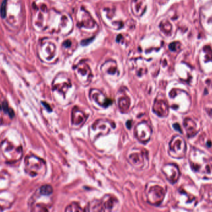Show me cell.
Listing matches in <instances>:
<instances>
[{
  "instance_id": "14",
  "label": "cell",
  "mask_w": 212,
  "mask_h": 212,
  "mask_svg": "<svg viewBox=\"0 0 212 212\" xmlns=\"http://www.w3.org/2000/svg\"><path fill=\"white\" fill-rule=\"evenodd\" d=\"M102 207V211H110L114 208L116 203V199L114 197L105 196L102 201H100Z\"/></svg>"
},
{
  "instance_id": "15",
  "label": "cell",
  "mask_w": 212,
  "mask_h": 212,
  "mask_svg": "<svg viewBox=\"0 0 212 212\" xmlns=\"http://www.w3.org/2000/svg\"><path fill=\"white\" fill-rule=\"evenodd\" d=\"M184 126H185L187 130V136L189 137L192 136H194L196 134L195 124L191 119L187 118L185 120V121H184Z\"/></svg>"
},
{
  "instance_id": "3",
  "label": "cell",
  "mask_w": 212,
  "mask_h": 212,
  "mask_svg": "<svg viewBox=\"0 0 212 212\" xmlns=\"http://www.w3.org/2000/svg\"><path fill=\"white\" fill-rule=\"evenodd\" d=\"M128 159L133 166L141 167L145 165L146 162H148V153L143 149H134L131 150Z\"/></svg>"
},
{
  "instance_id": "10",
  "label": "cell",
  "mask_w": 212,
  "mask_h": 212,
  "mask_svg": "<svg viewBox=\"0 0 212 212\" xmlns=\"http://www.w3.org/2000/svg\"><path fill=\"white\" fill-rule=\"evenodd\" d=\"M153 110L157 115L161 117L166 116L169 112L168 104L165 101L158 98L155 101Z\"/></svg>"
},
{
  "instance_id": "11",
  "label": "cell",
  "mask_w": 212,
  "mask_h": 212,
  "mask_svg": "<svg viewBox=\"0 0 212 212\" xmlns=\"http://www.w3.org/2000/svg\"><path fill=\"white\" fill-rule=\"evenodd\" d=\"M87 119L85 114L79 110L78 107H74L71 113V123L75 126H80L85 123Z\"/></svg>"
},
{
  "instance_id": "23",
  "label": "cell",
  "mask_w": 212,
  "mask_h": 212,
  "mask_svg": "<svg viewBox=\"0 0 212 212\" xmlns=\"http://www.w3.org/2000/svg\"><path fill=\"white\" fill-rule=\"evenodd\" d=\"M131 124H132L131 121H128V122H127V127H128V129H130V128L131 127Z\"/></svg>"
},
{
  "instance_id": "21",
  "label": "cell",
  "mask_w": 212,
  "mask_h": 212,
  "mask_svg": "<svg viewBox=\"0 0 212 212\" xmlns=\"http://www.w3.org/2000/svg\"><path fill=\"white\" fill-rule=\"evenodd\" d=\"M173 126H174V128L175 130H176L177 131H179L180 133H182V130H181V129H180V127L179 124H174L173 125Z\"/></svg>"
},
{
  "instance_id": "16",
  "label": "cell",
  "mask_w": 212,
  "mask_h": 212,
  "mask_svg": "<svg viewBox=\"0 0 212 212\" xmlns=\"http://www.w3.org/2000/svg\"><path fill=\"white\" fill-rule=\"evenodd\" d=\"M145 6L143 5V1L141 0H134L132 3V10L135 15H141L145 11Z\"/></svg>"
},
{
  "instance_id": "6",
  "label": "cell",
  "mask_w": 212,
  "mask_h": 212,
  "mask_svg": "<svg viewBox=\"0 0 212 212\" xmlns=\"http://www.w3.org/2000/svg\"><path fill=\"white\" fill-rule=\"evenodd\" d=\"M75 74L79 81L84 85H88L91 82L92 75L91 69L87 64L81 63L76 65Z\"/></svg>"
},
{
  "instance_id": "9",
  "label": "cell",
  "mask_w": 212,
  "mask_h": 212,
  "mask_svg": "<svg viewBox=\"0 0 212 212\" xmlns=\"http://www.w3.org/2000/svg\"><path fill=\"white\" fill-rule=\"evenodd\" d=\"M162 171L171 183H174L178 180L180 173L178 167L176 165L172 164H166L163 167Z\"/></svg>"
},
{
  "instance_id": "4",
  "label": "cell",
  "mask_w": 212,
  "mask_h": 212,
  "mask_svg": "<svg viewBox=\"0 0 212 212\" xmlns=\"http://www.w3.org/2000/svg\"><path fill=\"white\" fill-rule=\"evenodd\" d=\"M91 128L95 134L94 137L98 138L100 135L108 134L111 128H115V124L109 120L100 119L96 121Z\"/></svg>"
},
{
  "instance_id": "7",
  "label": "cell",
  "mask_w": 212,
  "mask_h": 212,
  "mask_svg": "<svg viewBox=\"0 0 212 212\" xmlns=\"http://www.w3.org/2000/svg\"><path fill=\"white\" fill-rule=\"evenodd\" d=\"M78 26L79 27H85L88 29H94L97 24L92 19L91 15L85 9L81 8L79 10L77 16Z\"/></svg>"
},
{
  "instance_id": "12",
  "label": "cell",
  "mask_w": 212,
  "mask_h": 212,
  "mask_svg": "<svg viewBox=\"0 0 212 212\" xmlns=\"http://www.w3.org/2000/svg\"><path fill=\"white\" fill-rule=\"evenodd\" d=\"M71 87V82L69 80V79L67 77H61L60 82H58L55 83L53 86V88L59 92L60 93H62L64 95L65 93L67 92L68 90Z\"/></svg>"
},
{
  "instance_id": "22",
  "label": "cell",
  "mask_w": 212,
  "mask_h": 212,
  "mask_svg": "<svg viewBox=\"0 0 212 212\" xmlns=\"http://www.w3.org/2000/svg\"><path fill=\"white\" fill-rule=\"evenodd\" d=\"M71 44V41H69V40H67V41L64 42V43H63V46L65 47H70Z\"/></svg>"
},
{
  "instance_id": "2",
  "label": "cell",
  "mask_w": 212,
  "mask_h": 212,
  "mask_svg": "<svg viewBox=\"0 0 212 212\" xmlns=\"http://www.w3.org/2000/svg\"><path fill=\"white\" fill-rule=\"evenodd\" d=\"M165 192L161 187L155 185L147 187V199L148 203L154 205H158L164 199Z\"/></svg>"
},
{
  "instance_id": "5",
  "label": "cell",
  "mask_w": 212,
  "mask_h": 212,
  "mask_svg": "<svg viewBox=\"0 0 212 212\" xmlns=\"http://www.w3.org/2000/svg\"><path fill=\"white\" fill-rule=\"evenodd\" d=\"M135 131L137 138L143 143H147L150 140L152 128L147 121H142L138 123L135 128Z\"/></svg>"
},
{
  "instance_id": "1",
  "label": "cell",
  "mask_w": 212,
  "mask_h": 212,
  "mask_svg": "<svg viewBox=\"0 0 212 212\" xmlns=\"http://www.w3.org/2000/svg\"><path fill=\"white\" fill-rule=\"evenodd\" d=\"M186 145L185 141L180 136L174 137L169 144V152L173 157L180 158L185 154Z\"/></svg>"
},
{
  "instance_id": "20",
  "label": "cell",
  "mask_w": 212,
  "mask_h": 212,
  "mask_svg": "<svg viewBox=\"0 0 212 212\" xmlns=\"http://www.w3.org/2000/svg\"><path fill=\"white\" fill-rule=\"evenodd\" d=\"M0 13L2 18H5L6 15V0H4L1 6V9H0Z\"/></svg>"
},
{
  "instance_id": "8",
  "label": "cell",
  "mask_w": 212,
  "mask_h": 212,
  "mask_svg": "<svg viewBox=\"0 0 212 212\" xmlns=\"http://www.w3.org/2000/svg\"><path fill=\"white\" fill-rule=\"evenodd\" d=\"M91 98L99 106L107 108L112 104V100L108 98L103 93L97 89H92L90 91Z\"/></svg>"
},
{
  "instance_id": "19",
  "label": "cell",
  "mask_w": 212,
  "mask_h": 212,
  "mask_svg": "<svg viewBox=\"0 0 212 212\" xmlns=\"http://www.w3.org/2000/svg\"><path fill=\"white\" fill-rule=\"evenodd\" d=\"M66 211H84L78 203H72L68 205L65 210Z\"/></svg>"
},
{
  "instance_id": "18",
  "label": "cell",
  "mask_w": 212,
  "mask_h": 212,
  "mask_svg": "<svg viewBox=\"0 0 212 212\" xmlns=\"http://www.w3.org/2000/svg\"><path fill=\"white\" fill-rule=\"evenodd\" d=\"M40 192L44 195H50L53 192V189L49 185H45L41 187L40 189Z\"/></svg>"
},
{
  "instance_id": "24",
  "label": "cell",
  "mask_w": 212,
  "mask_h": 212,
  "mask_svg": "<svg viewBox=\"0 0 212 212\" xmlns=\"http://www.w3.org/2000/svg\"><path fill=\"white\" fill-rule=\"evenodd\" d=\"M158 1H166V0H158Z\"/></svg>"
},
{
  "instance_id": "17",
  "label": "cell",
  "mask_w": 212,
  "mask_h": 212,
  "mask_svg": "<svg viewBox=\"0 0 212 212\" xmlns=\"http://www.w3.org/2000/svg\"><path fill=\"white\" fill-rule=\"evenodd\" d=\"M119 107L122 112H125L129 109L130 106V100L127 96L122 97L119 100Z\"/></svg>"
},
{
  "instance_id": "13",
  "label": "cell",
  "mask_w": 212,
  "mask_h": 212,
  "mask_svg": "<svg viewBox=\"0 0 212 212\" xmlns=\"http://www.w3.org/2000/svg\"><path fill=\"white\" fill-rule=\"evenodd\" d=\"M102 70L103 72L109 75H116L119 74L117 64L114 61L106 62L102 67Z\"/></svg>"
}]
</instances>
